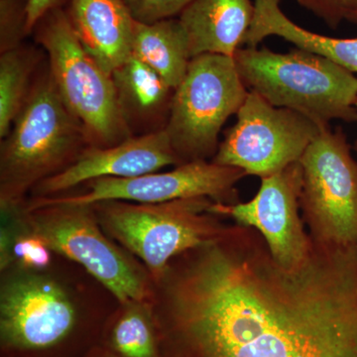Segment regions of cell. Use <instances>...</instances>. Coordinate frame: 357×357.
Returning a JSON list of instances; mask_svg holds the SVG:
<instances>
[{
  "label": "cell",
  "mask_w": 357,
  "mask_h": 357,
  "mask_svg": "<svg viewBox=\"0 0 357 357\" xmlns=\"http://www.w3.org/2000/svg\"><path fill=\"white\" fill-rule=\"evenodd\" d=\"M28 2L29 0H0V53L20 46L28 36Z\"/></svg>",
  "instance_id": "44dd1931"
},
{
  "label": "cell",
  "mask_w": 357,
  "mask_h": 357,
  "mask_svg": "<svg viewBox=\"0 0 357 357\" xmlns=\"http://www.w3.org/2000/svg\"><path fill=\"white\" fill-rule=\"evenodd\" d=\"M354 150H356V152L357 153V139L356 140V142H354Z\"/></svg>",
  "instance_id": "83f0119b"
},
{
  "label": "cell",
  "mask_w": 357,
  "mask_h": 357,
  "mask_svg": "<svg viewBox=\"0 0 357 357\" xmlns=\"http://www.w3.org/2000/svg\"><path fill=\"white\" fill-rule=\"evenodd\" d=\"M84 357H119L115 356V354H112L107 349H105V347H100V344L96 345L93 349H89L88 352H86V356Z\"/></svg>",
  "instance_id": "484cf974"
},
{
  "label": "cell",
  "mask_w": 357,
  "mask_h": 357,
  "mask_svg": "<svg viewBox=\"0 0 357 357\" xmlns=\"http://www.w3.org/2000/svg\"><path fill=\"white\" fill-rule=\"evenodd\" d=\"M51 249L43 239L28 231L13 239V259L27 270H44L51 263Z\"/></svg>",
  "instance_id": "7402d4cb"
},
{
  "label": "cell",
  "mask_w": 357,
  "mask_h": 357,
  "mask_svg": "<svg viewBox=\"0 0 357 357\" xmlns=\"http://www.w3.org/2000/svg\"><path fill=\"white\" fill-rule=\"evenodd\" d=\"M112 77L122 116L132 133L165 128L175 89L163 77L133 54Z\"/></svg>",
  "instance_id": "2e32d148"
},
{
  "label": "cell",
  "mask_w": 357,
  "mask_h": 357,
  "mask_svg": "<svg viewBox=\"0 0 357 357\" xmlns=\"http://www.w3.org/2000/svg\"><path fill=\"white\" fill-rule=\"evenodd\" d=\"M32 34L46 52L59 95L83 126L89 146L109 147L132 137L112 75L86 50L64 7L47 13Z\"/></svg>",
  "instance_id": "277c9868"
},
{
  "label": "cell",
  "mask_w": 357,
  "mask_h": 357,
  "mask_svg": "<svg viewBox=\"0 0 357 357\" xmlns=\"http://www.w3.org/2000/svg\"><path fill=\"white\" fill-rule=\"evenodd\" d=\"M68 0H29L28 2V16L26 30L27 34H32L35 26L47 13L54 9L65 7Z\"/></svg>",
  "instance_id": "d4e9b609"
},
{
  "label": "cell",
  "mask_w": 357,
  "mask_h": 357,
  "mask_svg": "<svg viewBox=\"0 0 357 357\" xmlns=\"http://www.w3.org/2000/svg\"><path fill=\"white\" fill-rule=\"evenodd\" d=\"M124 307L103 331L100 347L119 357H160L153 309L146 303Z\"/></svg>",
  "instance_id": "ffe728a7"
},
{
  "label": "cell",
  "mask_w": 357,
  "mask_h": 357,
  "mask_svg": "<svg viewBox=\"0 0 357 357\" xmlns=\"http://www.w3.org/2000/svg\"><path fill=\"white\" fill-rule=\"evenodd\" d=\"M236 167L222 166L208 160H196L176 166L172 171L150 173L133 178H100L86 183V192L73 196L33 199L32 208L41 204H84L126 201L161 204L177 199L208 198L215 203H239L236 185L245 177Z\"/></svg>",
  "instance_id": "8fae6325"
},
{
  "label": "cell",
  "mask_w": 357,
  "mask_h": 357,
  "mask_svg": "<svg viewBox=\"0 0 357 357\" xmlns=\"http://www.w3.org/2000/svg\"><path fill=\"white\" fill-rule=\"evenodd\" d=\"M192 0H126L134 20L153 23L180 15Z\"/></svg>",
  "instance_id": "603a6c76"
},
{
  "label": "cell",
  "mask_w": 357,
  "mask_h": 357,
  "mask_svg": "<svg viewBox=\"0 0 357 357\" xmlns=\"http://www.w3.org/2000/svg\"><path fill=\"white\" fill-rule=\"evenodd\" d=\"M356 107H357V102H356Z\"/></svg>",
  "instance_id": "f1b7e54d"
},
{
  "label": "cell",
  "mask_w": 357,
  "mask_h": 357,
  "mask_svg": "<svg viewBox=\"0 0 357 357\" xmlns=\"http://www.w3.org/2000/svg\"><path fill=\"white\" fill-rule=\"evenodd\" d=\"M64 8L86 50L112 75L131 54L136 20L126 0H68Z\"/></svg>",
  "instance_id": "5bb4252c"
},
{
  "label": "cell",
  "mask_w": 357,
  "mask_h": 357,
  "mask_svg": "<svg viewBox=\"0 0 357 357\" xmlns=\"http://www.w3.org/2000/svg\"><path fill=\"white\" fill-rule=\"evenodd\" d=\"M41 52L20 45L0 53V138L3 139L24 107L38 75Z\"/></svg>",
  "instance_id": "d6986e66"
},
{
  "label": "cell",
  "mask_w": 357,
  "mask_h": 357,
  "mask_svg": "<svg viewBox=\"0 0 357 357\" xmlns=\"http://www.w3.org/2000/svg\"><path fill=\"white\" fill-rule=\"evenodd\" d=\"M300 208L314 243L357 248V161L342 128H324L300 159Z\"/></svg>",
  "instance_id": "ba28073f"
},
{
  "label": "cell",
  "mask_w": 357,
  "mask_h": 357,
  "mask_svg": "<svg viewBox=\"0 0 357 357\" xmlns=\"http://www.w3.org/2000/svg\"><path fill=\"white\" fill-rule=\"evenodd\" d=\"M255 17L243 46L257 47L269 36L281 37L296 48L328 59L351 73H357V38H333L305 29L281 10L280 0H253Z\"/></svg>",
  "instance_id": "e0dca14e"
},
{
  "label": "cell",
  "mask_w": 357,
  "mask_h": 357,
  "mask_svg": "<svg viewBox=\"0 0 357 357\" xmlns=\"http://www.w3.org/2000/svg\"><path fill=\"white\" fill-rule=\"evenodd\" d=\"M347 21H349V22L352 23H357V11H356V13H352L351 15L349 16V20Z\"/></svg>",
  "instance_id": "4316f807"
},
{
  "label": "cell",
  "mask_w": 357,
  "mask_h": 357,
  "mask_svg": "<svg viewBox=\"0 0 357 357\" xmlns=\"http://www.w3.org/2000/svg\"><path fill=\"white\" fill-rule=\"evenodd\" d=\"M246 88L277 107L309 117L321 128L357 122V77L328 59L293 49L277 53L241 47L234 56Z\"/></svg>",
  "instance_id": "3957f363"
},
{
  "label": "cell",
  "mask_w": 357,
  "mask_h": 357,
  "mask_svg": "<svg viewBox=\"0 0 357 357\" xmlns=\"http://www.w3.org/2000/svg\"><path fill=\"white\" fill-rule=\"evenodd\" d=\"M248 93L234 57L203 54L192 59L174 91L164 128L181 164L215 157L218 134Z\"/></svg>",
  "instance_id": "8992f818"
},
{
  "label": "cell",
  "mask_w": 357,
  "mask_h": 357,
  "mask_svg": "<svg viewBox=\"0 0 357 357\" xmlns=\"http://www.w3.org/2000/svg\"><path fill=\"white\" fill-rule=\"evenodd\" d=\"M131 54L153 69L173 89L184 79L192 59L189 40L178 18L153 23L136 21Z\"/></svg>",
  "instance_id": "ac0fdd59"
},
{
  "label": "cell",
  "mask_w": 357,
  "mask_h": 357,
  "mask_svg": "<svg viewBox=\"0 0 357 357\" xmlns=\"http://www.w3.org/2000/svg\"><path fill=\"white\" fill-rule=\"evenodd\" d=\"M21 215L28 231L54 252L81 264L123 306L149 301L146 275L107 237L93 206L41 204Z\"/></svg>",
  "instance_id": "52a82bcc"
},
{
  "label": "cell",
  "mask_w": 357,
  "mask_h": 357,
  "mask_svg": "<svg viewBox=\"0 0 357 357\" xmlns=\"http://www.w3.org/2000/svg\"><path fill=\"white\" fill-rule=\"evenodd\" d=\"M253 17L251 0H192L178 18L194 58L203 54L234 57L243 47Z\"/></svg>",
  "instance_id": "9a60e30c"
},
{
  "label": "cell",
  "mask_w": 357,
  "mask_h": 357,
  "mask_svg": "<svg viewBox=\"0 0 357 357\" xmlns=\"http://www.w3.org/2000/svg\"><path fill=\"white\" fill-rule=\"evenodd\" d=\"M303 169L300 162L261 178L259 191L248 203L213 202L210 213L234 218L236 225L261 234L275 261L286 269L299 267L311 253L312 241L300 217Z\"/></svg>",
  "instance_id": "7c38bea8"
},
{
  "label": "cell",
  "mask_w": 357,
  "mask_h": 357,
  "mask_svg": "<svg viewBox=\"0 0 357 357\" xmlns=\"http://www.w3.org/2000/svg\"><path fill=\"white\" fill-rule=\"evenodd\" d=\"M79 332V312L56 282L22 274L2 287V357H68L82 344Z\"/></svg>",
  "instance_id": "9c48e42d"
},
{
  "label": "cell",
  "mask_w": 357,
  "mask_h": 357,
  "mask_svg": "<svg viewBox=\"0 0 357 357\" xmlns=\"http://www.w3.org/2000/svg\"><path fill=\"white\" fill-rule=\"evenodd\" d=\"M333 29L357 11V0H295Z\"/></svg>",
  "instance_id": "cb8c5ba5"
},
{
  "label": "cell",
  "mask_w": 357,
  "mask_h": 357,
  "mask_svg": "<svg viewBox=\"0 0 357 357\" xmlns=\"http://www.w3.org/2000/svg\"><path fill=\"white\" fill-rule=\"evenodd\" d=\"M157 283L160 357H357V248L312 241L286 269L236 223Z\"/></svg>",
  "instance_id": "6da1fadb"
},
{
  "label": "cell",
  "mask_w": 357,
  "mask_h": 357,
  "mask_svg": "<svg viewBox=\"0 0 357 357\" xmlns=\"http://www.w3.org/2000/svg\"><path fill=\"white\" fill-rule=\"evenodd\" d=\"M213 199L161 204L105 201L93 204L107 236L140 258L158 282L172 260L217 238L227 225L210 213Z\"/></svg>",
  "instance_id": "5b68a950"
},
{
  "label": "cell",
  "mask_w": 357,
  "mask_h": 357,
  "mask_svg": "<svg viewBox=\"0 0 357 357\" xmlns=\"http://www.w3.org/2000/svg\"><path fill=\"white\" fill-rule=\"evenodd\" d=\"M236 119L211 162L261 178L299 162L324 129L309 117L274 107L251 91Z\"/></svg>",
  "instance_id": "30bf717a"
},
{
  "label": "cell",
  "mask_w": 357,
  "mask_h": 357,
  "mask_svg": "<svg viewBox=\"0 0 357 357\" xmlns=\"http://www.w3.org/2000/svg\"><path fill=\"white\" fill-rule=\"evenodd\" d=\"M83 126L59 95L48 64L0 147L2 211L20 208L26 192L60 173L88 147Z\"/></svg>",
  "instance_id": "7a4b0ae2"
},
{
  "label": "cell",
  "mask_w": 357,
  "mask_h": 357,
  "mask_svg": "<svg viewBox=\"0 0 357 357\" xmlns=\"http://www.w3.org/2000/svg\"><path fill=\"white\" fill-rule=\"evenodd\" d=\"M180 164L163 128L109 147L88 146L70 166L33 190L37 198H49L96 178L138 177Z\"/></svg>",
  "instance_id": "4fadbf2b"
}]
</instances>
